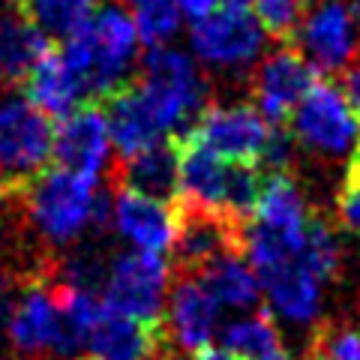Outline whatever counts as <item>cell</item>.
I'll return each instance as SVG.
<instances>
[{"label":"cell","instance_id":"cell-30","mask_svg":"<svg viewBox=\"0 0 360 360\" xmlns=\"http://www.w3.org/2000/svg\"><path fill=\"white\" fill-rule=\"evenodd\" d=\"M307 360H360V330L348 324H321L312 333Z\"/></svg>","mask_w":360,"mask_h":360},{"label":"cell","instance_id":"cell-33","mask_svg":"<svg viewBox=\"0 0 360 360\" xmlns=\"http://www.w3.org/2000/svg\"><path fill=\"white\" fill-rule=\"evenodd\" d=\"M174 4H177V9H180V15L189 18L193 25L219 9V0H174Z\"/></svg>","mask_w":360,"mask_h":360},{"label":"cell","instance_id":"cell-13","mask_svg":"<svg viewBox=\"0 0 360 360\" xmlns=\"http://www.w3.org/2000/svg\"><path fill=\"white\" fill-rule=\"evenodd\" d=\"M108 222L117 238L129 243V250L165 255L168 250H174L180 210L162 198H150L120 186V193L111 195Z\"/></svg>","mask_w":360,"mask_h":360},{"label":"cell","instance_id":"cell-32","mask_svg":"<svg viewBox=\"0 0 360 360\" xmlns=\"http://www.w3.org/2000/svg\"><path fill=\"white\" fill-rule=\"evenodd\" d=\"M342 96L348 108L354 111V117L360 120V60H354L342 75Z\"/></svg>","mask_w":360,"mask_h":360},{"label":"cell","instance_id":"cell-31","mask_svg":"<svg viewBox=\"0 0 360 360\" xmlns=\"http://www.w3.org/2000/svg\"><path fill=\"white\" fill-rule=\"evenodd\" d=\"M336 213H340V222L345 225L348 231L360 234V174L348 172L340 201H336Z\"/></svg>","mask_w":360,"mask_h":360},{"label":"cell","instance_id":"cell-6","mask_svg":"<svg viewBox=\"0 0 360 360\" xmlns=\"http://www.w3.org/2000/svg\"><path fill=\"white\" fill-rule=\"evenodd\" d=\"M168 279H172V267L165 255L127 250L111 258L105 267L103 303L111 312L160 328L168 300Z\"/></svg>","mask_w":360,"mask_h":360},{"label":"cell","instance_id":"cell-4","mask_svg":"<svg viewBox=\"0 0 360 360\" xmlns=\"http://www.w3.org/2000/svg\"><path fill=\"white\" fill-rule=\"evenodd\" d=\"M139 87L165 139L186 135L207 105V84L195 60L172 45L144 54V82Z\"/></svg>","mask_w":360,"mask_h":360},{"label":"cell","instance_id":"cell-7","mask_svg":"<svg viewBox=\"0 0 360 360\" xmlns=\"http://www.w3.org/2000/svg\"><path fill=\"white\" fill-rule=\"evenodd\" d=\"M84 33L94 49V75H90L94 94L115 96L117 90L129 87L141 63V37L127 9L120 4L99 6Z\"/></svg>","mask_w":360,"mask_h":360},{"label":"cell","instance_id":"cell-27","mask_svg":"<svg viewBox=\"0 0 360 360\" xmlns=\"http://www.w3.org/2000/svg\"><path fill=\"white\" fill-rule=\"evenodd\" d=\"M21 15L49 39H70L94 21L99 0H18Z\"/></svg>","mask_w":360,"mask_h":360},{"label":"cell","instance_id":"cell-19","mask_svg":"<svg viewBox=\"0 0 360 360\" xmlns=\"http://www.w3.org/2000/svg\"><path fill=\"white\" fill-rule=\"evenodd\" d=\"M94 94L90 82L82 70L63 58L60 49H51L33 66L25 78V96L37 105L45 117H70L72 111L87 105V96Z\"/></svg>","mask_w":360,"mask_h":360},{"label":"cell","instance_id":"cell-25","mask_svg":"<svg viewBox=\"0 0 360 360\" xmlns=\"http://www.w3.org/2000/svg\"><path fill=\"white\" fill-rule=\"evenodd\" d=\"M201 283L213 295V300L219 307H229V309H255L258 300H262V283H258L252 264L240 255V250H231L219 258L198 270Z\"/></svg>","mask_w":360,"mask_h":360},{"label":"cell","instance_id":"cell-11","mask_svg":"<svg viewBox=\"0 0 360 360\" xmlns=\"http://www.w3.org/2000/svg\"><path fill=\"white\" fill-rule=\"evenodd\" d=\"M274 127L255 105H213L205 108L186 135L201 148L231 162H258L264 156Z\"/></svg>","mask_w":360,"mask_h":360},{"label":"cell","instance_id":"cell-8","mask_svg":"<svg viewBox=\"0 0 360 360\" xmlns=\"http://www.w3.org/2000/svg\"><path fill=\"white\" fill-rule=\"evenodd\" d=\"M189 45L195 58L213 70H243L264 49V27L250 9L219 6L189 30Z\"/></svg>","mask_w":360,"mask_h":360},{"label":"cell","instance_id":"cell-18","mask_svg":"<svg viewBox=\"0 0 360 360\" xmlns=\"http://www.w3.org/2000/svg\"><path fill=\"white\" fill-rule=\"evenodd\" d=\"M252 217H255L252 229L267 234L270 240L283 243L291 252L303 250L312 217H309L307 201H303L297 184L285 172H274L264 177L262 198H258Z\"/></svg>","mask_w":360,"mask_h":360},{"label":"cell","instance_id":"cell-29","mask_svg":"<svg viewBox=\"0 0 360 360\" xmlns=\"http://www.w3.org/2000/svg\"><path fill=\"white\" fill-rule=\"evenodd\" d=\"M297 258L321 279V283H330V279L340 274L342 250H340V240H336L333 229L324 219H319V217L309 219L307 240H303V250L297 252Z\"/></svg>","mask_w":360,"mask_h":360},{"label":"cell","instance_id":"cell-20","mask_svg":"<svg viewBox=\"0 0 360 360\" xmlns=\"http://www.w3.org/2000/svg\"><path fill=\"white\" fill-rule=\"evenodd\" d=\"M105 117H108L111 141H115V148L123 160L141 153L144 148H153V144H160V141H172V139H165L160 123H156V117L150 115V108L141 96L139 82L117 90L115 96H108Z\"/></svg>","mask_w":360,"mask_h":360},{"label":"cell","instance_id":"cell-2","mask_svg":"<svg viewBox=\"0 0 360 360\" xmlns=\"http://www.w3.org/2000/svg\"><path fill=\"white\" fill-rule=\"evenodd\" d=\"M25 193L33 231L51 246H72L94 222H108L111 198L103 195L96 177L54 165L45 168Z\"/></svg>","mask_w":360,"mask_h":360},{"label":"cell","instance_id":"cell-10","mask_svg":"<svg viewBox=\"0 0 360 360\" xmlns=\"http://www.w3.org/2000/svg\"><path fill=\"white\" fill-rule=\"evenodd\" d=\"M291 39L319 72H340L360 45L357 15L345 0H312Z\"/></svg>","mask_w":360,"mask_h":360},{"label":"cell","instance_id":"cell-1","mask_svg":"<svg viewBox=\"0 0 360 360\" xmlns=\"http://www.w3.org/2000/svg\"><path fill=\"white\" fill-rule=\"evenodd\" d=\"M180 156V189L184 207L210 210L231 222H246L255 213L262 198L264 174L258 162H231L213 150L201 148L195 139L180 135L177 139Z\"/></svg>","mask_w":360,"mask_h":360},{"label":"cell","instance_id":"cell-9","mask_svg":"<svg viewBox=\"0 0 360 360\" xmlns=\"http://www.w3.org/2000/svg\"><path fill=\"white\" fill-rule=\"evenodd\" d=\"M288 120L295 141L315 153L340 156L354 150L360 141V120L348 108L342 90L324 82H319L300 99V105L291 111Z\"/></svg>","mask_w":360,"mask_h":360},{"label":"cell","instance_id":"cell-14","mask_svg":"<svg viewBox=\"0 0 360 360\" xmlns=\"http://www.w3.org/2000/svg\"><path fill=\"white\" fill-rule=\"evenodd\" d=\"M319 84V70L297 49H276L258 63L252 78L255 108L270 127H279L291 117L300 99Z\"/></svg>","mask_w":360,"mask_h":360},{"label":"cell","instance_id":"cell-15","mask_svg":"<svg viewBox=\"0 0 360 360\" xmlns=\"http://www.w3.org/2000/svg\"><path fill=\"white\" fill-rule=\"evenodd\" d=\"M111 129L103 108L82 105L54 129V160L60 168L87 177H103L111 160Z\"/></svg>","mask_w":360,"mask_h":360},{"label":"cell","instance_id":"cell-36","mask_svg":"<svg viewBox=\"0 0 360 360\" xmlns=\"http://www.w3.org/2000/svg\"><path fill=\"white\" fill-rule=\"evenodd\" d=\"M229 6H240V9H250L252 6V0H225Z\"/></svg>","mask_w":360,"mask_h":360},{"label":"cell","instance_id":"cell-3","mask_svg":"<svg viewBox=\"0 0 360 360\" xmlns=\"http://www.w3.org/2000/svg\"><path fill=\"white\" fill-rule=\"evenodd\" d=\"M243 252L252 264L262 291L279 319L288 324H312L321 315L324 283L283 243L270 240L252 225H243Z\"/></svg>","mask_w":360,"mask_h":360},{"label":"cell","instance_id":"cell-12","mask_svg":"<svg viewBox=\"0 0 360 360\" xmlns=\"http://www.w3.org/2000/svg\"><path fill=\"white\" fill-rule=\"evenodd\" d=\"M219 303L198 276L184 274L168 295V319L162 324L165 348L177 360L205 352L219 330Z\"/></svg>","mask_w":360,"mask_h":360},{"label":"cell","instance_id":"cell-24","mask_svg":"<svg viewBox=\"0 0 360 360\" xmlns=\"http://www.w3.org/2000/svg\"><path fill=\"white\" fill-rule=\"evenodd\" d=\"M49 51L51 39L33 27L21 13L0 15V84L25 82Z\"/></svg>","mask_w":360,"mask_h":360},{"label":"cell","instance_id":"cell-26","mask_svg":"<svg viewBox=\"0 0 360 360\" xmlns=\"http://www.w3.org/2000/svg\"><path fill=\"white\" fill-rule=\"evenodd\" d=\"M219 340L225 352L238 360H291L267 309L229 321Z\"/></svg>","mask_w":360,"mask_h":360},{"label":"cell","instance_id":"cell-16","mask_svg":"<svg viewBox=\"0 0 360 360\" xmlns=\"http://www.w3.org/2000/svg\"><path fill=\"white\" fill-rule=\"evenodd\" d=\"M58 300H54V285L45 276L30 279L21 285L13 319H9L6 340L13 352L25 360H42L45 354L54 357L58 348Z\"/></svg>","mask_w":360,"mask_h":360},{"label":"cell","instance_id":"cell-5","mask_svg":"<svg viewBox=\"0 0 360 360\" xmlns=\"http://www.w3.org/2000/svg\"><path fill=\"white\" fill-rule=\"evenodd\" d=\"M54 160L51 117L27 96H0V193H18Z\"/></svg>","mask_w":360,"mask_h":360},{"label":"cell","instance_id":"cell-35","mask_svg":"<svg viewBox=\"0 0 360 360\" xmlns=\"http://www.w3.org/2000/svg\"><path fill=\"white\" fill-rule=\"evenodd\" d=\"M193 360H238V357L229 354L225 348H205V352H198Z\"/></svg>","mask_w":360,"mask_h":360},{"label":"cell","instance_id":"cell-22","mask_svg":"<svg viewBox=\"0 0 360 360\" xmlns=\"http://www.w3.org/2000/svg\"><path fill=\"white\" fill-rule=\"evenodd\" d=\"M120 186L135 189L141 195L172 201L180 189V156L177 139L160 141L153 148H144L141 153L127 156L120 165Z\"/></svg>","mask_w":360,"mask_h":360},{"label":"cell","instance_id":"cell-38","mask_svg":"<svg viewBox=\"0 0 360 360\" xmlns=\"http://www.w3.org/2000/svg\"><path fill=\"white\" fill-rule=\"evenodd\" d=\"M357 4H360V0H357Z\"/></svg>","mask_w":360,"mask_h":360},{"label":"cell","instance_id":"cell-28","mask_svg":"<svg viewBox=\"0 0 360 360\" xmlns=\"http://www.w3.org/2000/svg\"><path fill=\"white\" fill-rule=\"evenodd\" d=\"M117 4L129 13L135 27H139L141 42L150 45V49L168 45L177 37L184 15H180L174 0H117Z\"/></svg>","mask_w":360,"mask_h":360},{"label":"cell","instance_id":"cell-17","mask_svg":"<svg viewBox=\"0 0 360 360\" xmlns=\"http://www.w3.org/2000/svg\"><path fill=\"white\" fill-rule=\"evenodd\" d=\"M231 250H243L240 222H231L210 210H195V207L180 210L174 255H177V267L184 274H198L213 258H219Z\"/></svg>","mask_w":360,"mask_h":360},{"label":"cell","instance_id":"cell-23","mask_svg":"<svg viewBox=\"0 0 360 360\" xmlns=\"http://www.w3.org/2000/svg\"><path fill=\"white\" fill-rule=\"evenodd\" d=\"M54 300H58V348L54 357H70L75 360L82 348H87L90 333H94L99 315H103V300L96 297V291L78 288L70 283L54 279Z\"/></svg>","mask_w":360,"mask_h":360},{"label":"cell","instance_id":"cell-21","mask_svg":"<svg viewBox=\"0 0 360 360\" xmlns=\"http://www.w3.org/2000/svg\"><path fill=\"white\" fill-rule=\"evenodd\" d=\"M105 307V303H103ZM162 342V324L150 328L129 315L103 309L94 333H90V357L96 360H150Z\"/></svg>","mask_w":360,"mask_h":360},{"label":"cell","instance_id":"cell-37","mask_svg":"<svg viewBox=\"0 0 360 360\" xmlns=\"http://www.w3.org/2000/svg\"><path fill=\"white\" fill-rule=\"evenodd\" d=\"M75 360H96V357H75Z\"/></svg>","mask_w":360,"mask_h":360},{"label":"cell","instance_id":"cell-34","mask_svg":"<svg viewBox=\"0 0 360 360\" xmlns=\"http://www.w3.org/2000/svg\"><path fill=\"white\" fill-rule=\"evenodd\" d=\"M15 300H18V291L9 283H0V342H4L9 333V319H13Z\"/></svg>","mask_w":360,"mask_h":360}]
</instances>
